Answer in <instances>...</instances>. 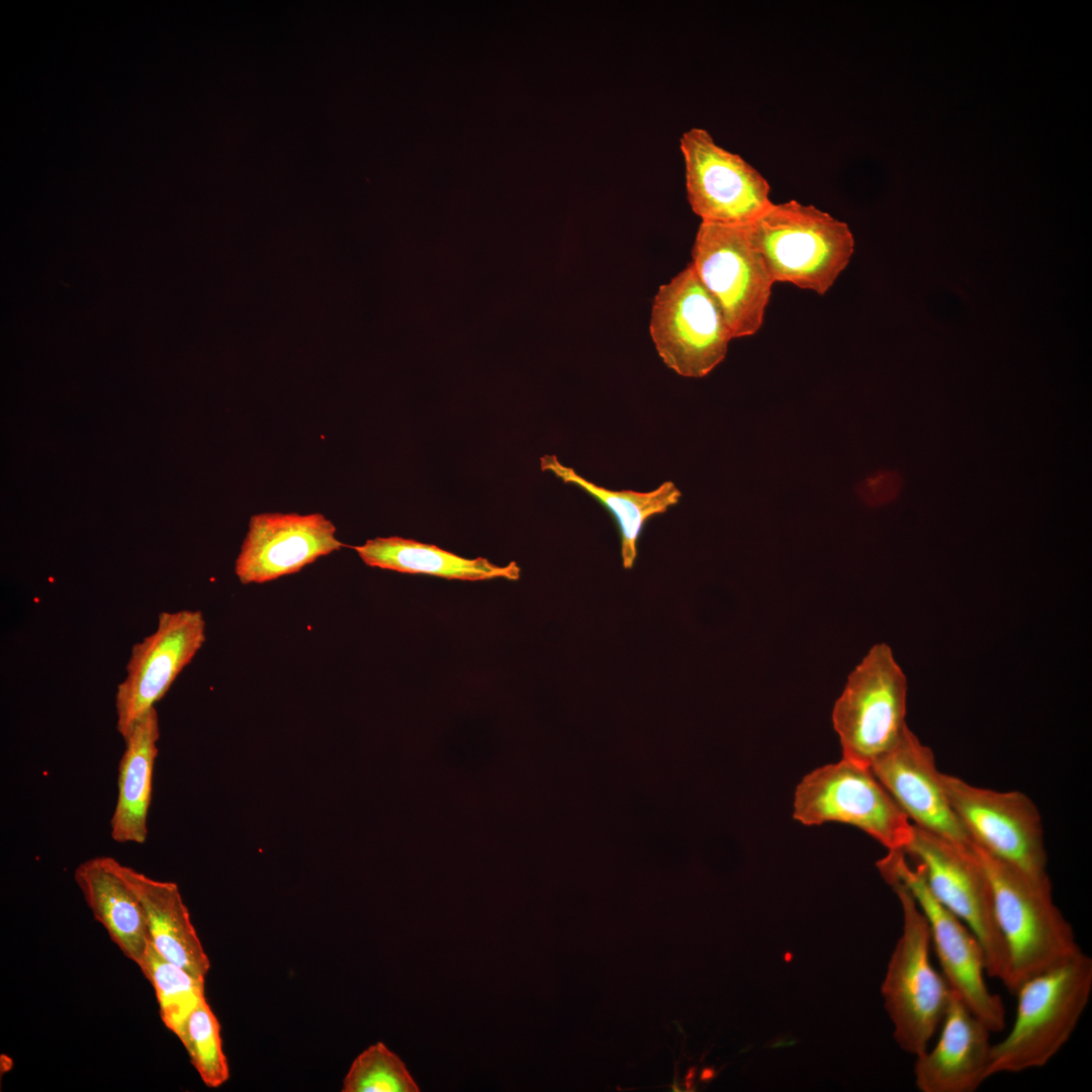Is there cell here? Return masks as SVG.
Wrapping results in <instances>:
<instances>
[{"label": "cell", "mask_w": 1092, "mask_h": 1092, "mask_svg": "<svg viewBox=\"0 0 1092 1092\" xmlns=\"http://www.w3.org/2000/svg\"><path fill=\"white\" fill-rule=\"evenodd\" d=\"M691 264L719 304L732 338L756 334L775 282L747 226L702 221Z\"/></svg>", "instance_id": "9"}, {"label": "cell", "mask_w": 1092, "mask_h": 1092, "mask_svg": "<svg viewBox=\"0 0 1092 1092\" xmlns=\"http://www.w3.org/2000/svg\"><path fill=\"white\" fill-rule=\"evenodd\" d=\"M990 883L994 913L1008 952L1004 986L1011 993L1027 979L1081 951L1072 925L1056 906L1049 880L1033 878L973 845Z\"/></svg>", "instance_id": "1"}, {"label": "cell", "mask_w": 1092, "mask_h": 1092, "mask_svg": "<svg viewBox=\"0 0 1092 1092\" xmlns=\"http://www.w3.org/2000/svg\"><path fill=\"white\" fill-rule=\"evenodd\" d=\"M887 883L903 911V930L882 985L885 1007L894 1024V1038L905 1052L923 1053L939 1028L951 989L930 961L931 938L926 917L899 881Z\"/></svg>", "instance_id": "4"}, {"label": "cell", "mask_w": 1092, "mask_h": 1092, "mask_svg": "<svg viewBox=\"0 0 1092 1092\" xmlns=\"http://www.w3.org/2000/svg\"><path fill=\"white\" fill-rule=\"evenodd\" d=\"M749 239L774 282L824 295L848 265L854 240L848 225L796 200L772 203L747 224Z\"/></svg>", "instance_id": "3"}, {"label": "cell", "mask_w": 1092, "mask_h": 1092, "mask_svg": "<svg viewBox=\"0 0 1092 1092\" xmlns=\"http://www.w3.org/2000/svg\"><path fill=\"white\" fill-rule=\"evenodd\" d=\"M906 699V676L890 647L873 646L850 673L833 708L842 758L871 768L907 727Z\"/></svg>", "instance_id": "6"}, {"label": "cell", "mask_w": 1092, "mask_h": 1092, "mask_svg": "<svg viewBox=\"0 0 1092 1092\" xmlns=\"http://www.w3.org/2000/svg\"><path fill=\"white\" fill-rule=\"evenodd\" d=\"M420 1089L400 1058L383 1042L363 1051L343 1080V1092H418Z\"/></svg>", "instance_id": "24"}, {"label": "cell", "mask_w": 1092, "mask_h": 1092, "mask_svg": "<svg viewBox=\"0 0 1092 1092\" xmlns=\"http://www.w3.org/2000/svg\"><path fill=\"white\" fill-rule=\"evenodd\" d=\"M180 1040L207 1087L217 1088L228 1081L230 1069L222 1049L220 1024L206 998L189 1015Z\"/></svg>", "instance_id": "23"}, {"label": "cell", "mask_w": 1092, "mask_h": 1092, "mask_svg": "<svg viewBox=\"0 0 1092 1092\" xmlns=\"http://www.w3.org/2000/svg\"><path fill=\"white\" fill-rule=\"evenodd\" d=\"M336 531L333 522L318 513L254 515L236 560V575L241 583L250 584L298 572L346 546Z\"/></svg>", "instance_id": "14"}, {"label": "cell", "mask_w": 1092, "mask_h": 1092, "mask_svg": "<svg viewBox=\"0 0 1092 1092\" xmlns=\"http://www.w3.org/2000/svg\"><path fill=\"white\" fill-rule=\"evenodd\" d=\"M368 566L447 579L486 580L520 578L517 562L492 564L483 557L465 558L436 545L397 536L377 537L352 547Z\"/></svg>", "instance_id": "20"}, {"label": "cell", "mask_w": 1092, "mask_h": 1092, "mask_svg": "<svg viewBox=\"0 0 1092 1092\" xmlns=\"http://www.w3.org/2000/svg\"><path fill=\"white\" fill-rule=\"evenodd\" d=\"M941 784L976 846L1033 878L1050 879L1040 814L1025 794L978 788L942 772Z\"/></svg>", "instance_id": "10"}, {"label": "cell", "mask_w": 1092, "mask_h": 1092, "mask_svg": "<svg viewBox=\"0 0 1092 1092\" xmlns=\"http://www.w3.org/2000/svg\"><path fill=\"white\" fill-rule=\"evenodd\" d=\"M904 852L914 859L933 897L975 933L984 951L987 975L1004 985L1008 952L996 922L990 883L973 847L956 845L913 825Z\"/></svg>", "instance_id": "8"}, {"label": "cell", "mask_w": 1092, "mask_h": 1092, "mask_svg": "<svg viewBox=\"0 0 1092 1092\" xmlns=\"http://www.w3.org/2000/svg\"><path fill=\"white\" fill-rule=\"evenodd\" d=\"M1092 992V959L1082 950L1023 982L1007 1035L992 1044L988 1077L1045 1066L1075 1030Z\"/></svg>", "instance_id": "2"}, {"label": "cell", "mask_w": 1092, "mask_h": 1092, "mask_svg": "<svg viewBox=\"0 0 1092 1092\" xmlns=\"http://www.w3.org/2000/svg\"><path fill=\"white\" fill-rule=\"evenodd\" d=\"M871 769L913 825L956 845L973 847L946 798L932 750L908 726Z\"/></svg>", "instance_id": "15"}, {"label": "cell", "mask_w": 1092, "mask_h": 1092, "mask_svg": "<svg viewBox=\"0 0 1092 1092\" xmlns=\"http://www.w3.org/2000/svg\"><path fill=\"white\" fill-rule=\"evenodd\" d=\"M159 716L152 708L123 739L119 761L117 800L110 820V834L118 843H145L152 802L153 774L158 756Z\"/></svg>", "instance_id": "19"}, {"label": "cell", "mask_w": 1092, "mask_h": 1092, "mask_svg": "<svg viewBox=\"0 0 1092 1092\" xmlns=\"http://www.w3.org/2000/svg\"><path fill=\"white\" fill-rule=\"evenodd\" d=\"M934 1046L916 1056L915 1083L922 1092H974L987 1080L991 1030L951 989Z\"/></svg>", "instance_id": "16"}, {"label": "cell", "mask_w": 1092, "mask_h": 1092, "mask_svg": "<svg viewBox=\"0 0 1092 1092\" xmlns=\"http://www.w3.org/2000/svg\"><path fill=\"white\" fill-rule=\"evenodd\" d=\"M200 611L162 612L154 632L131 647L115 694L116 729L124 739L155 707L206 639Z\"/></svg>", "instance_id": "13"}, {"label": "cell", "mask_w": 1092, "mask_h": 1092, "mask_svg": "<svg viewBox=\"0 0 1092 1092\" xmlns=\"http://www.w3.org/2000/svg\"><path fill=\"white\" fill-rule=\"evenodd\" d=\"M794 819L814 826L828 822L854 826L888 850H903L913 824L870 767L842 758L806 775L796 788Z\"/></svg>", "instance_id": "5"}, {"label": "cell", "mask_w": 1092, "mask_h": 1092, "mask_svg": "<svg viewBox=\"0 0 1092 1092\" xmlns=\"http://www.w3.org/2000/svg\"><path fill=\"white\" fill-rule=\"evenodd\" d=\"M540 467L564 483L579 487L612 515L620 534L621 558L625 569H631L634 565L637 543L646 523L675 506L681 496L680 490L670 480L644 492L609 489L587 480L572 467L562 464L553 454L542 456Z\"/></svg>", "instance_id": "21"}, {"label": "cell", "mask_w": 1092, "mask_h": 1092, "mask_svg": "<svg viewBox=\"0 0 1092 1092\" xmlns=\"http://www.w3.org/2000/svg\"><path fill=\"white\" fill-rule=\"evenodd\" d=\"M118 871L144 907L150 940L156 950L164 959L205 979L210 963L178 886L150 878L120 862Z\"/></svg>", "instance_id": "18"}, {"label": "cell", "mask_w": 1092, "mask_h": 1092, "mask_svg": "<svg viewBox=\"0 0 1092 1092\" xmlns=\"http://www.w3.org/2000/svg\"><path fill=\"white\" fill-rule=\"evenodd\" d=\"M689 203L702 221L747 225L774 203L767 180L703 128L680 138Z\"/></svg>", "instance_id": "12"}, {"label": "cell", "mask_w": 1092, "mask_h": 1092, "mask_svg": "<svg viewBox=\"0 0 1092 1092\" xmlns=\"http://www.w3.org/2000/svg\"><path fill=\"white\" fill-rule=\"evenodd\" d=\"M141 971L155 990L163 1023L181 1039L189 1015L205 998V979L164 959L151 942Z\"/></svg>", "instance_id": "22"}, {"label": "cell", "mask_w": 1092, "mask_h": 1092, "mask_svg": "<svg viewBox=\"0 0 1092 1092\" xmlns=\"http://www.w3.org/2000/svg\"><path fill=\"white\" fill-rule=\"evenodd\" d=\"M884 879L897 880L912 894L927 919L942 975L991 1032L1005 1027V1008L988 988L985 956L975 933L930 893L918 867H910L903 850H889L877 862Z\"/></svg>", "instance_id": "11"}, {"label": "cell", "mask_w": 1092, "mask_h": 1092, "mask_svg": "<svg viewBox=\"0 0 1092 1092\" xmlns=\"http://www.w3.org/2000/svg\"><path fill=\"white\" fill-rule=\"evenodd\" d=\"M649 332L663 363L701 378L726 357L733 339L722 310L690 263L654 296Z\"/></svg>", "instance_id": "7"}, {"label": "cell", "mask_w": 1092, "mask_h": 1092, "mask_svg": "<svg viewBox=\"0 0 1092 1092\" xmlns=\"http://www.w3.org/2000/svg\"><path fill=\"white\" fill-rule=\"evenodd\" d=\"M111 856L81 862L74 879L94 918L106 929L121 952L141 969L150 945L144 907L121 877Z\"/></svg>", "instance_id": "17"}]
</instances>
